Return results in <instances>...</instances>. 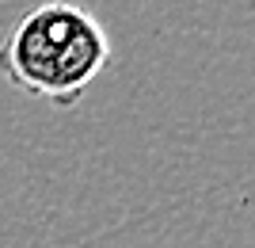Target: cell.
Listing matches in <instances>:
<instances>
[{"label":"cell","instance_id":"obj_1","mask_svg":"<svg viewBox=\"0 0 255 248\" xmlns=\"http://www.w3.org/2000/svg\"><path fill=\"white\" fill-rule=\"evenodd\" d=\"M107 61L111 38L103 23L65 0L31 8L0 42V76L53 107H76Z\"/></svg>","mask_w":255,"mask_h":248}]
</instances>
